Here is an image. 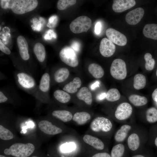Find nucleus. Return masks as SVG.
<instances>
[{
    "mask_svg": "<svg viewBox=\"0 0 157 157\" xmlns=\"http://www.w3.org/2000/svg\"><path fill=\"white\" fill-rule=\"evenodd\" d=\"M35 147L32 144L17 143L14 144L9 149L4 151L7 155H11L15 157H28L34 151Z\"/></svg>",
    "mask_w": 157,
    "mask_h": 157,
    "instance_id": "1",
    "label": "nucleus"
},
{
    "mask_svg": "<svg viewBox=\"0 0 157 157\" xmlns=\"http://www.w3.org/2000/svg\"><path fill=\"white\" fill-rule=\"evenodd\" d=\"M16 80L18 85L25 91L36 95L38 87L34 78L25 72L20 71L16 75Z\"/></svg>",
    "mask_w": 157,
    "mask_h": 157,
    "instance_id": "2",
    "label": "nucleus"
},
{
    "mask_svg": "<svg viewBox=\"0 0 157 157\" xmlns=\"http://www.w3.org/2000/svg\"><path fill=\"white\" fill-rule=\"evenodd\" d=\"M38 4V1L36 0H15L11 9L16 14H22L33 10Z\"/></svg>",
    "mask_w": 157,
    "mask_h": 157,
    "instance_id": "3",
    "label": "nucleus"
},
{
    "mask_svg": "<svg viewBox=\"0 0 157 157\" xmlns=\"http://www.w3.org/2000/svg\"><path fill=\"white\" fill-rule=\"evenodd\" d=\"M113 126L112 122L109 119L103 117H98L91 122L90 128L94 132L107 133L111 130Z\"/></svg>",
    "mask_w": 157,
    "mask_h": 157,
    "instance_id": "4",
    "label": "nucleus"
},
{
    "mask_svg": "<svg viewBox=\"0 0 157 157\" xmlns=\"http://www.w3.org/2000/svg\"><path fill=\"white\" fill-rule=\"evenodd\" d=\"M92 22L90 19L85 16H79L72 21L69 25L71 31L74 33L86 32L90 28Z\"/></svg>",
    "mask_w": 157,
    "mask_h": 157,
    "instance_id": "5",
    "label": "nucleus"
},
{
    "mask_svg": "<svg viewBox=\"0 0 157 157\" xmlns=\"http://www.w3.org/2000/svg\"><path fill=\"white\" fill-rule=\"evenodd\" d=\"M110 73L114 78L118 80L125 79L127 71L126 63L121 59H116L112 62L110 69Z\"/></svg>",
    "mask_w": 157,
    "mask_h": 157,
    "instance_id": "6",
    "label": "nucleus"
},
{
    "mask_svg": "<svg viewBox=\"0 0 157 157\" xmlns=\"http://www.w3.org/2000/svg\"><path fill=\"white\" fill-rule=\"evenodd\" d=\"M61 61L68 65L76 67L78 64V60L76 52L70 47L62 49L59 53Z\"/></svg>",
    "mask_w": 157,
    "mask_h": 157,
    "instance_id": "7",
    "label": "nucleus"
},
{
    "mask_svg": "<svg viewBox=\"0 0 157 157\" xmlns=\"http://www.w3.org/2000/svg\"><path fill=\"white\" fill-rule=\"evenodd\" d=\"M133 110L132 107L129 103H122L116 108L114 113L115 117L119 121L127 120L131 115Z\"/></svg>",
    "mask_w": 157,
    "mask_h": 157,
    "instance_id": "8",
    "label": "nucleus"
},
{
    "mask_svg": "<svg viewBox=\"0 0 157 157\" xmlns=\"http://www.w3.org/2000/svg\"><path fill=\"white\" fill-rule=\"evenodd\" d=\"M142 136L138 131H133L131 132L127 138L128 148L133 152H137L142 146Z\"/></svg>",
    "mask_w": 157,
    "mask_h": 157,
    "instance_id": "9",
    "label": "nucleus"
},
{
    "mask_svg": "<svg viewBox=\"0 0 157 157\" xmlns=\"http://www.w3.org/2000/svg\"><path fill=\"white\" fill-rule=\"evenodd\" d=\"M106 33L108 39L113 43L121 46L126 44L127 39L126 36L119 31L110 28L106 30Z\"/></svg>",
    "mask_w": 157,
    "mask_h": 157,
    "instance_id": "10",
    "label": "nucleus"
},
{
    "mask_svg": "<svg viewBox=\"0 0 157 157\" xmlns=\"http://www.w3.org/2000/svg\"><path fill=\"white\" fill-rule=\"evenodd\" d=\"M115 46L108 38H104L101 40L99 46V51L101 54L106 57L112 56L115 52Z\"/></svg>",
    "mask_w": 157,
    "mask_h": 157,
    "instance_id": "11",
    "label": "nucleus"
},
{
    "mask_svg": "<svg viewBox=\"0 0 157 157\" xmlns=\"http://www.w3.org/2000/svg\"><path fill=\"white\" fill-rule=\"evenodd\" d=\"M144 14L143 8L139 7L129 12L125 16V20L129 24L135 25L141 21Z\"/></svg>",
    "mask_w": 157,
    "mask_h": 157,
    "instance_id": "12",
    "label": "nucleus"
},
{
    "mask_svg": "<svg viewBox=\"0 0 157 157\" xmlns=\"http://www.w3.org/2000/svg\"><path fill=\"white\" fill-rule=\"evenodd\" d=\"M50 84V75L48 73L45 72L41 77L35 95L40 97L46 95L49 90Z\"/></svg>",
    "mask_w": 157,
    "mask_h": 157,
    "instance_id": "13",
    "label": "nucleus"
},
{
    "mask_svg": "<svg viewBox=\"0 0 157 157\" xmlns=\"http://www.w3.org/2000/svg\"><path fill=\"white\" fill-rule=\"evenodd\" d=\"M133 128V126L129 124L122 125L115 134L114 139L115 141L118 143H122L127 139Z\"/></svg>",
    "mask_w": 157,
    "mask_h": 157,
    "instance_id": "14",
    "label": "nucleus"
},
{
    "mask_svg": "<svg viewBox=\"0 0 157 157\" xmlns=\"http://www.w3.org/2000/svg\"><path fill=\"white\" fill-rule=\"evenodd\" d=\"M135 4L134 0H114L112 7L114 12L122 13L133 7Z\"/></svg>",
    "mask_w": 157,
    "mask_h": 157,
    "instance_id": "15",
    "label": "nucleus"
},
{
    "mask_svg": "<svg viewBox=\"0 0 157 157\" xmlns=\"http://www.w3.org/2000/svg\"><path fill=\"white\" fill-rule=\"evenodd\" d=\"M38 127L43 133L50 135H55L61 133L62 129L47 120H42L38 124Z\"/></svg>",
    "mask_w": 157,
    "mask_h": 157,
    "instance_id": "16",
    "label": "nucleus"
},
{
    "mask_svg": "<svg viewBox=\"0 0 157 157\" xmlns=\"http://www.w3.org/2000/svg\"><path fill=\"white\" fill-rule=\"evenodd\" d=\"M17 42L19 53L22 58L24 60H28L30 58V55L26 40L23 36L19 35L17 38Z\"/></svg>",
    "mask_w": 157,
    "mask_h": 157,
    "instance_id": "17",
    "label": "nucleus"
},
{
    "mask_svg": "<svg viewBox=\"0 0 157 157\" xmlns=\"http://www.w3.org/2000/svg\"><path fill=\"white\" fill-rule=\"evenodd\" d=\"M84 141L95 149L102 150L105 147L104 144L99 138L89 135H85L83 137Z\"/></svg>",
    "mask_w": 157,
    "mask_h": 157,
    "instance_id": "18",
    "label": "nucleus"
},
{
    "mask_svg": "<svg viewBox=\"0 0 157 157\" xmlns=\"http://www.w3.org/2000/svg\"><path fill=\"white\" fill-rule=\"evenodd\" d=\"M143 33L146 38L157 40V24H146L143 28Z\"/></svg>",
    "mask_w": 157,
    "mask_h": 157,
    "instance_id": "19",
    "label": "nucleus"
},
{
    "mask_svg": "<svg viewBox=\"0 0 157 157\" xmlns=\"http://www.w3.org/2000/svg\"><path fill=\"white\" fill-rule=\"evenodd\" d=\"M76 96L78 99L83 101L88 105H90L92 103V93L86 87L81 88L77 92Z\"/></svg>",
    "mask_w": 157,
    "mask_h": 157,
    "instance_id": "20",
    "label": "nucleus"
},
{
    "mask_svg": "<svg viewBox=\"0 0 157 157\" xmlns=\"http://www.w3.org/2000/svg\"><path fill=\"white\" fill-rule=\"evenodd\" d=\"M81 84V81L78 77L74 78L72 81L66 84L63 88V90L68 93H74L77 92L78 88Z\"/></svg>",
    "mask_w": 157,
    "mask_h": 157,
    "instance_id": "21",
    "label": "nucleus"
},
{
    "mask_svg": "<svg viewBox=\"0 0 157 157\" xmlns=\"http://www.w3.org/2000/svg\"><path fill=\"white\" fill-rule=\"evenodd\" d=\"M69 72L67 68L62 67L57 69L55 72L53 78L57 83H61L65 81L68 77Z\"/></svg>",
    "mask_w": 157,
    "mask_h": 157,
    "instance_id": "22",
    "label": "nucleus"
},
{
    "mask_svg": "<svg viewBox=\"0 0 157 157\" xmlns=\"http://www.w3.org/2000/svg\"><path fill=\"white\" fill-rule=\"evenodd\" d=\"M91 118L90 114L83 111L76 113L73 117L72 119L78 124L81 125L86 123Z\"/></svg>",
    "mask_w": 157,
    "mask_h": 157,
    "instance_id": "23",
    "label": "nucleus"
},
{
    "mask_svg": "<svg viewBox=\"0 0 157 157\" xmlns=\"http://www.w3.org/2000/svg\"><path fill=\"white\" fill-rule=\"evenodd\" d=\"M52 116L64 122L71 121L73 118L72 113L69 111L65 110H57L52 113Z\"/></svg>",
    "mask_w": 157,
    "mask_h": 157,
    "instance_id": "24",
    "label": "nucleus"
},
{
    "mask_svg": "<svg viewBox=\"0 0 157 157\" xmlns=\"http://www.w3.org/2000/svg\"><path fill=\"white\" fill-rule=\"evenodd\" d=\"M88 69L89 73L95 78H100L104 75V72L103 69L97 64L92 63L90 64Z\"/></svg>",
    "mask_w": 157,
    "mask_h": 157,
    "instance_id": "25",
    "label": "nucleus"
},
{
    "mask_svg": "<svg viewBox=\"0 0 157 157\" xmlns=\"http://www.w3.org/2000/svg\"><path fill=\"white\" fill-rule=\"evenodd\" d=\"M126 148L122 143H118L112 148L110 152L111 157H125Z\"/></svg>",
    "mask_w": 157,
    "mask_h": 157,
    "instance_id": "26",
    "label": "nucleus"
},
{
    "mask_svg": "<svg viewBox=\"0 0 157 157\" xmlns=\"http://www.w3.org/2000/svg\"><path fill=\"white\" fill-rule=\"evenodd\" d=\"M34 52L38 61L43 62L46 57V51L45 47L41 43L38 42L35 44L33 47Z\"/></svg>",
    "mask_w": 157,
    "mask_h": 157,
    "instance_id": "27",
    "label": "nucleus"
},
{
    "mask_svg": "<svg viewBox=\"0 0 157 157\" xmlns=\"http://www.w3.org/2000/svg\"><path fill=\"white\" fill-rule=\"evenodd\" d=\"M129 100L133 105L136 107L144 106L148 102L147 99L146 97L136 94L130 95Z\"/></svg>",
    "mask_w": 157,
    "mask_h": 157,
    "instance_id": "28",
    "label": "nucleus"
},
{
    "mask_svg": "<svg viewBox=\"0 0 157 157\" xmlns=\"http://www.w3.org/2000/svg\"><path fill=\"white\" fill-rule=\"evenodd\" d=\"M146 77L143 74H138L134 76L133 86L135 89L139 90L144 88L146 85Z\"/></svg>",
    "mask_w": 157,
    "mask_h": 157,
    "instance_id": "29",
    "label": "nucleus"
},
{
    "mask_svg": "<svg viewBox=\"0 0 157 157\" xmlns=\"http://www.w3.org/2000/svg\"><path fill=\"white\" fill-rule=\"evenodd\" d=\"M54 98L58 101L62 103L68 102L71 99V96L67 92L60 90H55L53 94Z\"/></svg>",
    "mask_w": 157,
    "mask_h": 157,
    "instance_id": "30",
    "label": "nucleus"
},
{
    "mask_svg": "<svg viewBox=\"0 0 157 157\" xmlns=\"http://www.w3.org/2000/svg\"><path fill=\"white\" fill-rule=\"evenodd\" d=\"M145 119L149 123H154L157 122V109L151 107L147 109L145 113Z\"/></svg>",
    "mask_w": 157,
    "mask_h": 157,
    "instance_id": "31",
    "label": "nucleus"
},
{
    "mask_svg": "<svg viewBox=\"0 0 157 157\" xmlns=\"http://www.w3.org/2000/svg\"><path fill=\"white\" fill-rule=\"evenodd\" d=\"M121 97L118 90L115 88L109 89L106 93V98L108 101L114 102L119 100Z\"/></svg>",
    "mask_w": 157,
    "mask_h": 157,
    "instance_id": "32",
    "label": "nucleus"
},
{
    "mask_svg": "<svg viewBox=\"0 0 157 157\" xmlns=\"http://www.w3.org/2000/svg\"><path fill=\"white\" fill-rule=\"evenodd\" d=\"M145 61V69L148 71H151L154 68L155 61L152 58L151 55L148 53H146L144 56Z\"/></svg>",
    "mask_w": 157,
    "mask_h": 157,
    "instance_id": "33",
    "label": "nucleus"
},
{
    "mask_svg": "<svg viewBox=\"0 0 157 157\" xmlns=\"http://www.w3.org/2000/svg\"><path fill=\"white\" fill-rule=\"evenodd\" d=\"M76 1L75 0H59L57 3V8L59 10H64L74 5Z\"/></svg>",
    "mask_w": 157,
    "mask_h": 157,
    "instance_id": "34",
    "label": "nucleus"
},
{
    "mask_svg": "<svg viewBox=\"0 0 157 157\" xmlns=\"http://www.w3.org/2000/svg\"><path fill=\"white\" fill-rule=\"evenodd\" d=\"M13 135L9 130L0 125V138L4 140H8L13 139Z\"/></svg>",
    "mask_w": 157,
    "mask_h": 157,
    "instance_id": "35",
    "label": "nucleus"
},
{
    "mask_svg": "<svg viewBox=\"0 0 157 157\" xmlns=\"http://www.w3.org/2000/svg\"><path fill=\"white\" fill-rule=\"evenodd\" d=\"M10 31L9 28L5 27L3 28V32L0 33V38H1L3 41L2 42L5 44L8 43V39L10 37Z\"/></svg>",
    "mask_w": 157,
    "mask_h": 157,
    "instance_id": "36",
    "label": "nucleus"
},
{
    "mask_svg": "<svg viewBox=\"0 0 157 157\" xmlns=\"http://www.w3.org/2000/svg\"><path fill=\"white\" fill-rule=\"evenodd\" d=\"M58 21V17L57 15L52 16L49 18L47 26L50 28H54L56 25Z\"/></svg>",
    "mask_w": 157,
    "mask_h": 157,
    "instance_id": "37",
    "label": "nucleus"
},
{
    "mask_svg": "<svg viewBox=\"0 0 157 157\" xmlns=\"http://www.w3.org/2000/svg\"><path fill=\"white\" fill-rule=\"evenodd\" d=\"M44 38L46 40H51L53 38H56L57 35L54 31L51 29L47 31L44 37Z\"/></svg>",
    "mask_w": 157,
    "mask_h": 157,
    "instance_id": "38",
    "label": "nucleus"
},
{
    "mask_svg": "<svg viewBox=\"0 0 157 157\" xmlns=\"http://www.w3.org/2000/svg\"><path fill=\"white\" fill-rule=\"evenodd\" d=\"M0 50L3 53L7 55H9L11 53L10 49L6 46L1 39L0 40Z\"/></svg>",
    "mask_w": 157,
    "mask_h": 157,
    "instance_id": "39",
    "label": "nucleus"
},
{
    "mask_svg": "<svg viewBox=\"0 0 157 157\" xmlns=\"http://www.w3.org/2000/svg\"><path fill=\"white\" fill-rule=\"evenodd\" d=\"M71 47L75 51L78 52L80 49L81 45L77 41H74L72 43Z\"/></svg>",
    "mask_w": 157,
    "mask_h": 157,
    "instance_id": "40",
    "label": "nucleus"
},
{
    "mask_svg": "<svg viewBox=\"0 0 157 157\" xmlns=\"http://www.w3.org/2000/svg\"><path fill=\"white\" fill-rule=\"evenodd\" d=\"M102 28V24L100 22H97L95 24L94 32L95 34L99 35L100 34Z\"/></svg>",
    "mask_w": 157,
    "mask_h": 157,
    "instance_id": "41",
    "label": "nucleus"
},
{
    "mask_svg": "<svg viewBox=\"0 0 157 157\" xmlns=\"http://www.w3.org/2000/svg\"><path fill=\"white\" fill-rule=\"evenodd\" d=\"M2 91H0V103H2L6 102L8 99V97Z\"/></svg>",
    "mask_w": 157,
    "mask_h": 157,
    "instance_id": "42",
    "label": "nucleus"
},
{
    "mask_svg": "<svg viewBox=\"0 0 157 157\" xmlns=\"http://www.w3.org/2000/svg\"><path fill=\"white\" fill-rule=\"evenodd\" d=\"M92 157H111L110 155L106 152H101L97 153Z\"/></svg>",
    "mask_w": 157,
    "mask_h": 157,
    "instance_id": "43",
    "label": "nucleus"
},
{
    "mask_svg": "<svg viewBox=\"0 0 157 157\" xmlns=\"http://www.w3.org/2000/svg\"><path fill=\"white\" fill-rule=\"evenodd\" d=\"M152 97L153 100L157 104V88L153 92L152 94Z\"/></svg>",
    "mask_w": 157,
    "mask_h": 157,
    "instance_id": "44",
    "label": "nucleus"
},
{
    "mask_svg": "<svg viewBox=\"0 0 157 157\" xmlns=\"http://www.w3.org/2000/svg\"><path fill=\"white\" fill-rule=\"evenodd\" d=\"M8 0H1L0 1V5L1 7L4 9H7L6 4Z\"/></svg>",
    "mask_w": 157,
    "mask_h": 157,
    "instance_id": "45",
    "label": "nucleus"
},
{
    "mask_svg": "<svg viewBox=\"0 0 157 157\" xmlns=\"http://www.w3.org/2000/svg\"><path fill=\"white\" fill-rule=\"evenodd\" d=\"M106 93L105 92L101 93L98 95L97 97V99L98 100H101L104 99L105 98H106Z\"/></svg>",
    "mask_w": 157,
    "mask_h": 157,
    "instance_id": "46",
    "label": "nucleus"
},
{
    "mask_svg": "<svg viewBox=\"0 0 157 157\" xmlns=\"http://www.w3.org/2000/svg\"><path fill=\"white\" fill-rule=\"evenodd\" d=\"M99 82L98 81H96L92 84L91 86V88L92 90H94L96 88L99 87Z\"/></svg>",
    "mask_w": 157,
    "mask_h": 157,
    "instance_id": "47",
    "label": "nucleus"
},
{
    "mask_svg": "<svg viewBox=\"0 0 157 157\" xmlns=\"http://www.w3.org/2000/svg\"><path fill=\"white\" fill-rule=\"evenodd\" d=\"M73 146H71V144L68 145L64 147L63 149V150L65 151H68L73 149Z\"/></svg>",
    "mask_w": 157,
    "mask_h": 157,
    "instance_id": "48",
    "label": "nucleus"
},
{
    "mask_svg": "<svg viewBox=\"0 0 157 157\" xmlns=\"http://www.w3.org/2000/svg\"><path fill=\"white\" fill-rule=\"evenodd\" d=\"M131 157H147L144 153L140 152L135 153Z\"/></svg>",
    "mask_w": 157,
    "mask_h": 157,
    "instance_id": "49",
    "label": "nucleus"
},
{
    "mask_svg": "<svg viewBox=\"0 0 157 157\" xmlns=\"http://www.w3.org/2000/svg\"><path fill=\"white\" fill-rule=\"evenodd\" d=\"M154 143L155 146L157 147V136L154 140Z\"/></svg>",
    "mask_w": 157,
    "mask_h": 157,
    "instance_id": "50",
    "label": "nucleus"
},
{
    "mask_svg": "<svg viewBox=\"0 0 157 157\" xmlns=\"http://www.w3.org/2000/svg\"><path fill=\"white\" fill-rule=\"evenodd\" d=\"M0 157H6L4 156H3L2 155H0Z\"/></svg>",
    "mask_w": 157,
    "mask_h": 157,
    "instance_id": "51",
    "label": "nucleus"
},
{
    "mask_svg": "<svg viewBox=\"0 0 157 157\" xmlns=\"http://www.w3.org/2000/svg\"><path fill=\"white\" fill-rule=\"evenodd\" d=\"M156 76H157V70H156Z\"/></svg>",
    "mask_w": 157,
    "mask_h": 157,
    "instance_id": "52",
    "label": "nucleus"
},
{
    "mask_svg": "<svg viewBox=\"0 0 157 157\" xmlns=\"http://www.w3.org/2000/svg\"><path fill=\"white\" fill-rule=\"evenodd\" d=\"M32 157H38L36 156H32Z\"/></svg>",
    "mask_w": 157,
    "mask_h": 157,
    "instance_id": "53",
    "label": "nucleus"
}]
</instances>
